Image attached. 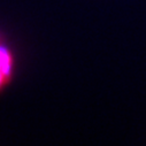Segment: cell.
<instances>
[{
    "label": "cell",
    "mask_w": 146,
    "mask_h": 146,
    "mask_svg": "<svg viewBox=\"0 0 146 146\" xmlns=\"http://www.w3.org/2000/svg\"><path fill=\"white\" fill-rule=\"evenodd\" d=\"M13 70V56L7 47L0 45V90L8 83Z\"/></svg>",
    "instance_id": "cell-1"
}]
</instances>
